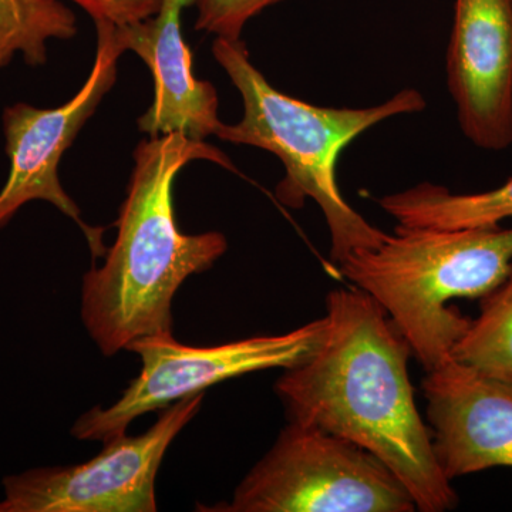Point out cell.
Here are the masks:
<instances>
[{
    "label": "cell",
    "instance_id": "1",
    "mask_svg": "<svg viewBox=\"0 0 512 512\" xmlns=\"http://www.w3.org/2000/svg\"><path fill=\"white\" fill-rule=\"evenodd\" d=\"M325 319L318 349L275 384L289 421L365 448L402 481L417 511L456 508L457 493L416 406L407 340L359 288L329 292Z\"/></svg>",
    "mask_w": 512,
    "mask_h": 512
},
{
    "label": "cell",
    "instance_id": "2",
    "mask_svg": "<svg viewBox=\"0 0 512 512\" xmlns=\"http://www.w3.org/2000/svg\"><path fill=\"white\" fill-rule=\"evenodd\" d=\"M197 160L235 170L217 147L180 133L150 137L134 151L116 242L83 278V323L106 356L146 336L171 335L175 293L227 252L221 232L190 235L177 225L174 181Z\"/></svg>",
    "mask_w": 512,
    "mask_h": 512
},
{
    "label": "cell",
    "instance_id": "3",
    "mask_svg": "<svg viewBox=\"0 0 512 512\" xmlns=\"http://www.w3.org/2000/svg\"><path fill=\"white\" fill-rule=\"evenodd\" d=\"M212 55L244 103L241 121L222 123L215 136L279 158L285 175L276 187V198L293 210H301L306 200L316 202L328 225L330 259L335 264L357 249L379 247L386 232L370 224L343 198L336 164L360 134L382 121L426 109L423 94L403 89L382 104L360 109L315 106L276 90L251 62L241 39L217 37Z\"/></svg>",
    "mask_w": 512,
    "mask_h": 512
},
{
    "label": "cell",
    "instance_id": "4",
    "mask_svg": "<svg viewBox=\"0 0 512 512\" xmlns=\"http://www.w3.org/2000/svg\"><path fill=\"white\" fill-rule=\"evenodd\" d=\"M339 272L384 309L424 370L451 356L471 319L447 302L483 299L512 268V228L397 224L379 247L357 249Z\"/></svg>",
    "mask_w": 512,
    "mask_h": 512
},
{
    "label": "cell",
    "instance_id": "5",
    "mask_svg": "<svg viewBox=\"0 0 512 512\" xmlns=\"http://www.w3.org/2000/svg\"><path fill=\"white\" fill-rule=\"evenodd\" d=\"M224 512H413L412 494L376 456L352 441L289 421L241 481Z\"/></svg>",
    "mask_w": 512,
    "mask_h": 512
},
{
    "label": "cell",
    "instance_id": "6",
    "mask_svg": "<svg viewBox=\"0 0 512 512\" xmlns=\"http://www.w3.org/2000/svg\"><path fill=\"white\" fill-rule=\"evenodd\" d=\"M325 330L323 316L284 335L255 336L207 348L178 343L173 333L134 340L127 350L141 357L140 375L113 406H96L80 416L72 434L77 440L104 443L126 433L131 421L144 413L164 410L214 384L301 365L318 349Z\"/></svg>",
    "mask_w": 512,
    "mask_h": 512
},
{
    "label": "cell",
    "instance_id": "7",
    "mask_svg": "<svg viewBox=\"0 0 512 512\" xmlns=\"http://www.w3.org/2000/svg\"><path fill=\"white\" fill-rule=\"evenodd\" d=\"M204 393L165 407L150 430L104 441L92 460L42 467L3 480V512H154L156 478L168 447L200 412Z\"/></svg>",
    "mask_w": 512,
    "mask_h": 512
},
{
    "label": "cell",
    "instance_id": "8",
    "mask_svg": "<svg viewBox=\"0 0 512 512\" xmlns=\"http://www.w3.org/2000/svg\"><path fill=\"white\" fill-rule=\"evenodd\" d=\"M97 53L93 69L72 99L56 109H37L16 103L3 111L8 180L0 190V229L5 228L26 204L46 201L72 218L86 235L93 256H104L103 229L89 227L80 217V208L63 190L59 164L100 101L113 89L117 63L126 52L117 26L96 23Z\"/></svg>",
    "mask_w": 512,
    "mask_h": 512
},
{
    "label": "cell",
    "instance_id": "9",
    "mask_svg": "<svg viewBox=\"0 0 512 512\" xmlns=\"http://www.w3.org/2000/svg\"><path fill=\"white\" fill-rule=\"evenodd\" d=\"M447 87L464 137L485 151L512 144V0H454Z\"/></svg>",
    "mask_w": 512,
    "mask_h": 512
},
{
    "label": "cell",
    "instance_id": "10",
    "mask_svg": "<svg viewBox=\"0 0 512 512\" xmlns=\"http://www.w3.org/2000/svg\"><path fill=\"white\" fill-rule=\"evenodd\" d=\"M434 454L448 480L512 467V383L453 357L423 379Z\"/></svg>",
    "mask_w": 512,
    "mask_h": 512
},
{
    "label": "cell",
    "instance_id": "11",
    "mask_svg": "<svg viewBox=\"0 0 512 512\" xmlns=\"http://www.w3.org/2000/svg\"><path fill=\"white\" fill-rule=\"evenodd\" d=\"M190 0H163L151 18L117 26L124 49L147 64L154 80V100L138 119L140 131L150 137L180 133L204 141L222 126L218 94L210 82L198 80L185 43L181 15Z\"/></svg>",
    "mask_w": 512,
    "mask_h": 512
},
{
    "label": "cell",
    "instance_id": "12",
    "mask_svg": "<svg viewBox=\"0 0 512 512\" xmlns=\"http://www.w3.org/2000/svg\"><path fill=\"white\" fill-rule=\"evenodd\" d=\"M403 227L463 229L497 227L512 218V178L477 194H453L443 185L421 183L377 200Z\"/></svg>",
    "mask_w": 512,
    "mask_h": 512
},
{
    "label": "cell",
    "instance_id": "13",
    "mask_svg": "<svg viewBox=\"0 0 512 512\" xmlns=\"http://www.w3.org/2000/svg\"><path fill=\"white\" fill-rule=\"evenodd\" d=\"M76 32V18L60 0H0V70L16 53L30 66L46 63L47 42Z\"/></svg>",
    "mask_w": 512,
    "mask_h": 512
},
{
    "label": "cell",
    "instance_id": "14",
    "mask_svg": "<svg viewBox=\"0 0 512 512\" xmlns=\"http://www.w3.org/2000/svg\"><path fill=\"white\" fill-rule=\"evenodd\" d=\"M451 357L484 375L512 383V268L497 288L481 299Z\"/></svg>",
    "mask_w": 512,
    "mask_h": 512
},
{
    "label": "cell",
    "instance_id": "15",
    "mask_svg": "<svg viewBox=\"0 0 512 512\" xmlns=\"http://www.w3.org/2000/svg\"><path fill=\"white\" fill-rule=\"evenodd\" d=\"M279 2L282 0H190V6L198 13L195 29L239 40L249 20Z\"/></svg>",
    "mask_w": 512,
    "mask_h": 512
},
{
    "label": "cell",
    "instance_id": "16",
    "mask_svg": "<svg viewBox=\"0 0 512 512\" xmlns=\"http://www.w3.org/2000/svg\"><path fill=\"white\" fill-rule=\"evenodd\" d=\"M82 6L94 23L109 22L116 26L131 25L151 18L161 8L163 0H72Z\"/></svg>",
    "mask_w": 512,
    "mask_h": 512
},
{
    "label": "cell",
    "instance_id": "17",
    "mask_svg": "<svg viewBox=\"0 0 512 512\" xmlns=\"http://www.w3.org/2000/svg\"><path fill=\"white\" fill-rule=\"evenodd\" d=\"M0 512H3V510H2V504H0Z\"/></svg>",
    "mask_w": 512,
    "mask_h": 512
}]
</instances>
